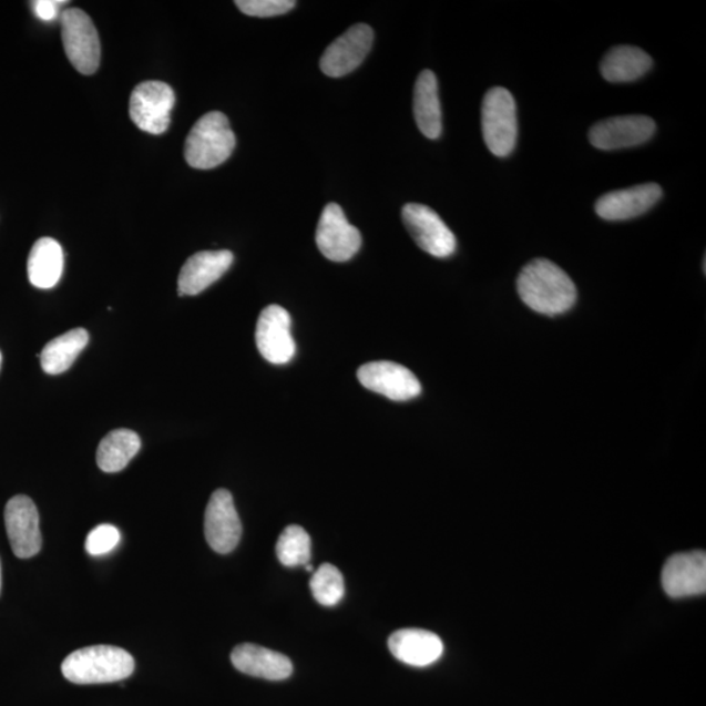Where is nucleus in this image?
Listing matches in <instances>:
<instances>
[{"label":"nucleus","mask_w":706,"mask_h":706,"mask_svg":"<svg viewBox=\"0 0 706 706\" xmlns=\"http://www.w3.org/2000/svg\"><path fill=\"white\" fill-rule=\"evenodd\" d=\"M205 535L209 548L222 555L235 550L242 540L243 525L229 491L217 490L211 497L205 514Z\"/></svg>","instance_id":"12"},{"label":"nucleus","mask_w":706,"mask_h":706,"mask_svg":"<svg viewBox=\"0 0 706 706\" xmlns=\"http://www.w3.org/2000/svg\"><path fill=\"white\" fill-rule=\"evenodd\" d=\"M236 147V136L227 115L211 112L203 115L188 133L185 158L195 170H213L227 162Z\"/></svg>","instance_id":"3"},{"label":"nucleus","mask_w":706,"mask_h":706,"mask_svg":"<svg viewBox=\"0 0 706 706\" xmlns=\"http://www.w3.org/2000/svg\"><path fill=\"white\" fill-rule=\"evenodd\" d=\"M135 662L122 647L111 645L86 646L71 653L62 664L65 679L75 684H104L129 678Z\"/></svg>","instance_id":"2"},{"label":"nucleus","mask_w":706,"mask_h":706,"mask_svg":"<svg viewBox=\"0 0 706 706\" xmlns=\"http://www.w3.org/2000/svg\"><path fill=\"white\" fill-rule=\"evenodd\" d=\"M62 40L65 55L83 75H92L100 65L101 47L96 27L83 10L69 9L61 13Z\"/></svg>","instance_id":"5"},{"label":"nucleus","mask_w":706,"mask_h":706,"mask_svg":"<svg viewBox=\"0 0 706 706\" xmlns=\"http://www.w3.org/2000/svg\"><path fill=\"white\" fill-rule=\"evenodd\" d=\"M0 591H2V563H0Z\"/></svg>","instance_id":"30"},{"label":"nucleus","mask_w":706,"mask_h":706,"mask_svg":"<svg viewBox=\"0 0 706 706\" xmlns=\"http://www.w3.org/2000/svg\"><path fill=\"white\" fill-rule=\"evenodd\" d=\"M516 289L531 310L550 317L563 315L577 300V288L571 276L549 259H534L523 267Z\"/></svg>","instance_id":"1"},{"label":"nucleus","mask_w":706,"mask_h":706,"mask_svg":"<svg viewBox=\"0 0 706 706\" xmlns=\"http://www.w3.org/2000/svg\"><path fill=\"white\" fill-rule=\"evenodd\" d=\"M140 436L130 429H115L108 433L98 449V464L104 472H119L140 453Z\"/></svg>","instance_id":"24"},{"label":"nucleus","mask_w":706,"mask_h":706,"mask_svg":"<svg viewBox=\"0 0 706 706\" xmlns=\"http://www.w3.org/2000/svg\"><path fill=\"white\" fill-rule=\"evenodd\" d=\"M364 388L396 402H406L420 396L421 385L410 369L392 361L364 364L358 370Z\"/></svg>","instance_id":"10"},{"label":"nucleus","mask_w":706,"mask_h":706,"mask_svg":"<svg viewBox=\"0 0 706 706\" xmlns=\"http://www.w3.org/2000/svg\"><path fill=\"white\" fill-rule=\"evenodd\" d=\"M413 115L419 130L428 140H439L442 131L439 83L431 70L421 72L415 84Z\"/></svg>","instance_id":"20"},{"label":"nucleus","mask_w":706,"mask_h":706,"mask_svg":"<svg viewBox=\"0 0 706 706\" xmlns=\"http://www.w3.org/2000/svg\"><path fill=\"white\" fill-rule=\"evenodd\" d=\"M482 129L487 147L494 156L512 154L519 136L516 106L513 94L502 86L485 93L482 105Z\"/></svg>","instance_id":"4"},{"label":"nucleus","mask_w":706,"mask_h":706,"mask_svg":"<svg viewBox=\"0 0 706 706\" xmlns=\"http://www.w3.org/2000/svg\"><path fill=\"white\" fill-rule=\"evenodd\" d=\"M176 104L172 86L163 82H144L130 98L131 121L145 133L164 134L171 126V114Z\"/></svg>","instance_id":"6"},{"label":"nucleus","mask_w":706,"mask_h":706,"mask_svg":"<svg viewBox=\"0 0 706 706\" xmlns=\"http://www.w3.org/2000/svg\"><path fill=\"white\" fill-rule=\"evenodd\" d=\"M403 223L413 242L436 258L453 256L457 249L454 233L432 208L409 203L402 209Z\"/></svg>","instance_id":"7"},{"label":"nucleus","mask_w":706,"mask_h":706,"mask_svg":"<svg viewBox=\"0 0 706 706\" xmlns=\"http://www.w3.org/2000/svg\"><path fill=\"white\" fill-rule=\"evenodd\" d=\"M374 45V31L367 24H356L335 40L321 58L325 75L340 78L358 69Z\"/></svg>","instance_id":"14"},{"label":"nucleus","mask_w":706,"mask_h":706,"mask_svg":"<svg viewBox=\"0 0 706 706\" xmlns=\"http://www.w3.org/2000/svg\"><path fill=\"white\" fill-rule=\"evenodd\" d=\"M276 556L284 566L296 567L309 564L311 541L307 531L297 525L284 529L276 543Z\"/></svg>","instance_id":"25"},{"label":"nucleus","mask_w":706,"mask_h":706,"mask_svg":"<svg viewBox=\"0 0 706 706\" xmlns=\"http://www.w3.org/2000/svg\"><path fill=\"white\" fill-rule=\"evenodd\" d=\"M238 10L254 18H274L289 12L294 0H237Z\"/></svg>","instance_id":"27"},{"label":"nucleus","mask_w":706,"mask_h":706,"mask_svg":"<svg viewBox=\"0 0 706 706\" xmlns=\"http://www.w3.org/2000/svg\"><path fill=\"white\" fill-rule=\"evenodd\" d=\"M89 341V331L84 329L70 330L50 340L40 355L43 372L54 376L69 370Z\"/></svg>","instance_id":"23"},{"label":"nucleus","mask_w":706,"mask_h":706,"mask_svg":"<svg viewBox=\"0 0 706 706\" xmlns=\"http://www.w3.org/2000/svg\"><path fill=\"white\" fill-rule=\"evenodd\" d=\"M655 122L646 115H621L603 120L589 131V140L595 149L614 151L636 147L651 140Z\"/></svg>","instance_id":"13"},{"label":"nucleus","mask_w":706,"mask_h":706,"mask_svg":"<svg viewBox=\"0 0 706 706\" xmlns=\"http://www.w3.org/2000/svg\"><path fill=\"white\" fill-rule=\"evenodd\" d=\"M388 644L398 661L415 667L432 665L443 653L441 638L426 630H399L392 633Z\"/></svg>","instance_id":"19"},{"label":"nucleus","mask_w":706,"mask_h":706,"mask_svg":"<svg viewBox=\"0 0 706 706\" xmlns=\"http://www.w3.org/2000/svg\"><path fill=\"white\" fill-rule=\"evenodd\" d=\"M305 570L308 572H313V566L310 564L305 565Z\"/></svg>","instance_id":"31"},{"label":"nucleus","mask_w":706,"mask_h":706,"mask_svg":"<svg viewBox=\"0 0 706 706\" xmlns=\"http://www.w3.org/2000/svg\"><path fill=\"white\" fill-rule=\"evenodd\" d=\"M4 522L14 555L20 559L38 555L42 548V536L39 511L32 499L19 494L7 502Z\"/></svg>","instance_id":"9"},{"label":"nucleus","mask_w":706,"mask_h":706,"mask_svg":"<svg viewBox=\"0 0 706 706\" xmlns=\"http://www.w3.org/2000/svg\"><path fill=\"white\" fill-rule=\"evenodd\" d=\"M310 591L315 600L323 606L331 607L345 596V579L337 566L325 563L313 573Z\"/></svg>","instance_id":"26"},{"label":"nucleus","mask_w":706,"mask_h":706,"mask_svg":"<svg viewBox=\"0 0 706 706\" xmlns=\"http://www.w3.org/2000/svg\"><path fill=\"white\" fill-rule=\"evenodd\" d=\"M662 187L654 182L615 191L601 196L595 213L604 221L622 222L642 216L662 198Z\"/></svg>","instance_id":"16"},{"label":"nucleus","mask_w":706,"mask_h":706,"mask_svg":"<svg viewBox=\"0 0 706 706\" xmlns=\"http://www.w3.org/2000/svg\"><path fill=\"white\" fill-rule=\"evenodd\" d=\"M662 586L672 598H687L706 592V555L695 551L676 553L662 571Z\"/></svg>","instance_id":"15"},{"label":"nucleus","mask_w":706,"mask_h":706,"mask_svg":"<svg viewBox=\"0 0 706 706\" xmlns=\"http://www.w3.org/2000/svg\"><path fill=\"white\" fill-rule=\"evenodd\" d=\"M0 368H2V352H0Z\"/></svg>","instance_id":"32"},{"label":"nucleus","mask_w":706,"mask_h":706,"mask_svg":"<svg viewBox=\"0 0 706 706\" xmlns=\"http://www.w3.org/2000/svg\"><path fill=\"white\" fill-rule=\"evenodd\" d=\"M316 243L327 259L347 262L360 250L362 239L359 229L347 221L344 209L337 203H329L319 217Z\"/></svg>","instance_id":"8"},{"label":"nucleus","mask_w":706,"mask_h":706,"mask_svg":"<svg viewBox=\"0 0 706 706\" xmlns=\"http://www.w3.org/2000/svg\"><path fill=\"white\" fill-rule=\"evenodd\" d=\"M34 13L43 21H53L58 17H61L62 6L68 4L64 0H38L33 2Z\"/></svg>","instance_id":"29"},{"label":"nucleus","mask_w":706,"mask_h":706,"mask_svg":"<svg viewBox=\"0 0 706 706\" xmlns=\"http://www.w3.org/2000/svg\"><path fill=\"white\" fill-rule=\"evenodd\" d=\"M653 60L643 49L630 45L615 47L603 57L602 76L611 83H628L651 71Z\"/></svg>","instance_id":"22"},{"label":"nucleus","mask_w":706,"mask_h":706,"mask_svg":"<svg viewBox=\"0 0 706 706\" xmlns=\"http://www.w3.org/2000/svg\"><path fill=\"white\" fill-rule=\"evenodd\" d=\"M121 541L120 530L113 525L94 528L85 541V550L92 556H103L112 552Z\"/></svg>","instance_id":"28"},{"label":"nucleus","mask_w":706,"mask_h":706,"mask_svg":"<svg viewBox=\"0 0 706 706\" xmlns=\"http://www.w3.org/2000/svg\"><path fill=\"white\" fill-rule=\"evenodd\" d=\"M233 259H235V257H233L229 250L201 252L194 254L181 268L178 276V295H199L229 270Z\"/></svg>","instance_id":"17"},{"label":"nucleus","mask_w":706,"mask_h":706,"mask_svg":"<svg viewBox=\"0 0 706 706\" xmlns=\"http://www.w3.org/2000/svg\"><path fill=\"white\" fill-rule=\"evenodd\" d=\"M231 661L239 673L266 681H284L294 673L293 662L287 655L256 644L236 646L231 654Z\"/></svg>","instance_id":"18"},{"label":"nucleus","mask_w":706,"mask_h":706,"mask_svg":"<svg viewBox=\"0 0 706 706\" xmlns=\"http://www.w3.org/2000/svg\"><path fill=\"white\" fill-rule=\"evenodd\" d=\"M64 256L62 246L54 238H40L28 258V278L32 286L50 289L61 280Z\"/></svg>","instance_id":"21"},{"label":"nucleus","mask_w":706,"mask_h":706,"mask_svg":"<svg viewBox=\"0 0 706 706\" xmlns=\"http://www.w3.org/2000/svg\"><path fill=\"white\" fill-rule=\"evenodd\" d=\"M290 326H293V319L289 313L279 305H270L262 310L257 323L256 341L259 354L268 362L283 366L294 359L296 344Z\"/></svg>","instance_id":"11"}]
</instances>
